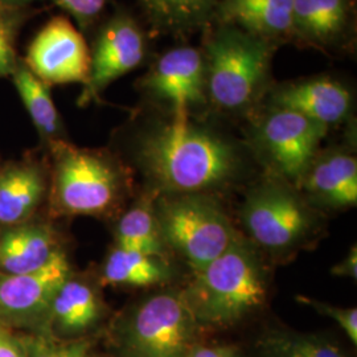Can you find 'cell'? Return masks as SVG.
I'll list each match as a JSON object with an SVG mask.
<instances>
[{
    "instance_id": "cell-1",
    "label": "cell",
    "mask_w": 357,
    "mask_h": 357,
    "mask_svg": "<svg viewBox=\"0 0 357 357\" xmlns=\"http://www.w3.org/2000/svg\"><path fill=\"white\" fill-rule=\"evenodd\" d=\"M135 158L156 187L181 195L222 187L241 167L231 142L187 118L146 128L135 143Z\"/></svg>"
},
{
    "instance_id": "cell-2",
    "label": "cell",
    "mask_w": 357,
    "mask_h": 357,
    "mask_svg": "<svg viewBox=\"0 0 357 357\" xmlns=\"http://www.w3.org/2000/svg\"><path fill=\"white\" fill-rule=\"evenodd\" d=\"M183 294L197 323L229 326L262 306L266 281L255 250L241 238L204 268Z\"/></svg>"
},
{
    "instance_id": "cell-3",
    "label": "cell",
    "mask_w": 357,
    "mask_h": 357,
    "mask_svg": "<svg viewBox=\"0 0 357 357\" xmlns=\"http://www.w3.org/2000/svg\"><path fill=\"white\" fill-rule=\"evenodd\" d=\"M271 50L266 40L228 26L206 45V93L217 106L236 110L253 100L268 72Z\"/></svg>"
},
{
    "instance_id": "cell-4",
    "label": "cell",
    "mask_w": 357,
    "mask_h": 357,
    "mask_svg": "<svg viewBox=\"0 0 357 357\" xmlns=\"http://www.w3.org/2000/svg\"><path fill=\"white\" fill-rule=\"evenodd\" d=\"M163 241L195 270L222 255L236 238L228 217L216 202L202 193L163 200L155 215Z\"/></svg>"
},
{
    "instance_id": "cell-5",
    "label": "cell",
    "mask_w": 357,
    "mask_h": 357,
    "mask_svg": "<svg viewBox=\"0 0 357 357\" xmlns=\"http://www.w3.org/2000/svg\"><path fill=\"white\" fill-rule=\"evenodd\" d=\"M51 146L54 197L70 215H100L114 204L119 172L103 153L78 149L63 139Z\"/></svg>"
},
{
    "instance_id": "cell-6",
    "label": "cell",
    "mask_w": 357,
    "mask_h": 357,
    "mask_svg": "<svg viewBox=\"0 0 357 357\" xmlns=\"http://www.w3.org/2000/svg\"><path fill=\"white\" fill-rule=\"evenodd\" d=\"M197 328L183 294L153 295L138 307L123 331L128 357H184Z\"/></svg>"
},
{
    "instance_id": "cell-7",
    "label": "cell",
    "mask_w": 357,
    "mask_h": 357,
    "mask_svg": "<svg viewBox=\"0 0 357 357\" xmlns=\"http://www.w3.org/2000/svg\"><path fill=\"white\" fill-rule=\"evenodd\" d=\"M24 64L48 86L82 84L90 72V50L84 36L65 16H54L32 38Z\"/></svg>"
},
{
    "instance_id": "cell-8",
    "label": "cell",
    "mask_w": 357,
    "mask_h": 357,
    "mask_svg": "<svg viewBox=\"0 0 357 357\" xmlns=\"http://www.w3.org/2000/svg\"><path fill=\"white\" fill-rule=\"evenodd\" d=\"M146 40L141 26L126 13L113 15L98 31L90 50L89 78L78 105L98 100L103 90L119 77L141 65Z\"/></svg>"
},
{
    "instance_id": "cell-9",
    "label": "cell",
    "mask_w": 357,
    "mask_h": 357,
    "mask_svg": "<svg viewBox=\"0 0 357 357\" xmlns=\"http://www.w3.org/2000/svg\"><path fill=\"white\" fill-rule=\"evenodd\" d=\"M327 128L305 115L275 109L259 128V142L273 167L284 178L301 183Z\"/></svg>"
},
{
    "instance_id": "cell-10",
    "label": "cell",
    "mask_w": 357,
    "mask_h": 357,
    "mask_svg": "<svg viewBox=\"0 0 357 357\" xmlns=\"http://www.w3.org/2000/svg\"><path fill=\"white\" fill-rule=\"evenodd\" d=\"M243 218L255 243L273 250L296 245L311 227L305 204L280 187H264L253 192L243 205Z\"/></svg>"
},
{
    "instance_id": "cell-11",
    "label": "cell",
    "mask_w": 357,
    "mask_h": 357,
    "mask_svg": "<svg viewBox=\"0 0 357 357\" xmlns=\"http://www.w3.org/2000/svg\"><path fill=\"white\" fill-rule=\"evenodd\" d=\"M69 277L70 265L61 250L35 271L0 274V318L19 324L50 319L53 298Z\"/></svg>"
},
{
    "instance_id": "cell-12",
    "label": "cell",
    "mask_w": 357,
    "mask_h": 357,
    "mask_svg": "<svg viewBox=\"0 0 357 357\" xmlns=\"http://www.w3.org/2000/svg\"><path fill=\"white\" fill-rule=\"evenodd\" d=\"M141 88L168 103L174 118H187L191 106L203 102L206 91V64L202 52L180 47L163 54L141 79Z\"/></svg>"
},
{
    "instance_id": "cell-13",
    "label": "cell",
    "mask_w": 357,
    "mask_h": 357,
    "mask_svg": "<svg viewBox=\"0 0 357 357\" xmlns=\"http://www.w3.org/2000/svg\"><path fill=\"white\" fill-rule=\"evenodd\" d=\"M275 109L291 110L326 125L343 121L351 110V94L331 78H314L291 84L273 96Z\"/></svg>"
},
{
    "instance_id": "cell-14",
    "label": "cell",
    "mask_w": 357,
    "mask_h": 357,
    "mask_svg": "<svg viewBox=\"0 0 357 357\" xmlns=\"http://www.w3.org/2000/svg\"><path fill=\"white\" fill-rule=\"evenodd\" d=\"M45 192L40 167L13 163L0 171V225H20L38 208Z\"/></svg>"
},
{
    "instance_id": "cell-15",
    "label": "cell",
    "mask_w": 357,
    "mask_h": 357,
    "mask_svg": "<svg viewBox=\"0 0 357 357\" xmlns=\"http://www.w3.org/2000/svg\"><path fill=\"white\" fill-rule=\"evenodd\" d=\"M60 249L51 230L41 225H15L0 236L1 274H23L48 264Z\"/></svg>"
},
{
    "instance_id": "cell-16",
    "label": "cell",
    "mask_w": 357,
    "mask_h": 357,
    "mask_svg": "<svg viewBox=\"0 0 357 357\" xmlns=\"http://www.w3.org/2000/svg\"><path fill=\"white\" fill-rule=\"evenodd\" d=\"M302 181L324 204L336 208L356 205L357 162L351 155L328 153L314 160Z\"/></svg>"
},
{
    "instance_id": "cell-17",
    "label": "cell",
    "mask_w": 357,
    "mask_h": 357,
    "mask_svg": "<svg viewBox=\"0 0 357 357\" xmlns=\"http://www.w3.org/2000/svg\"><path fill=\"white\" fill-rule=\"evenodd\" d=\"M217 11L227 24L241 26L258 38L293 29V0H220Z\"/></svg>"
},
{
    "instance_id": "cell-18",
    "label": "cell",
    "mask_w": 357,
    "mask_h": 357,
    "mask_svg": "<svg viewBox=\"0 0 357 357\" xmlns=\"http://www.w3.org/2000/svg\"><path fill=\"white\" fill-rule=\"evenodd\" d=\"M11 79L40 138L50 144L63 141L64 128L60 113L52 100L51 86L38 79L24 64L23 59L16 65Z\"/></svg>"
},
{
    "instance_id": "cell-19",
    "label": "cell",
    "mask_w": 357,
    "mask_h": 357,
    "mask_svg": "<svg viewBox=\"0 0 357 357\" xmlns=\"http://www.w3.org/2000/svg\"><path fill=\"white\" fill-rule=\"evenodd\" d=\"M101 315V306L94 290L84 282L70 280L56 294L50 310V319L64 335L86 331Z\"/></svg>"
},
{
    "instance_id": "cell-20",
    "label": "cell",
    "mask_w": 357,
    "mask_h": 357,
    "mask_svg": "<svg viewBox=\"0 0 357 357\" xmlns=\"http://www.w3.org/2000/svg\"><path fill=\"white\" fill-rule=\"evenodd\" d=\"M153 26L163 32L187 33L204 26L220 0H138Z\"/></svg>"
},
{
    "instance_id": "cell-21",
    "label": "cell",
    "mask_w": 357,
    "mask_h": 357,
    "mask_svg": "<svg viewBox=\"0 0 357 357\" xmlns=\"http://www.w3.org/2000/svg\"><path fill=\"white\" fill-rule=\"evenodd\" d=\"M345 22V0H293V29L307 40L328 43L342 33Z\"/></svg>"
},
{
    "instance_id": "cell-22",
    "label": "cell",
    "mask_w": 357,
    "mask_h": 357,
    "mask_svg": "<svg viewBox=\"0 0 357 357\" xmlns=\"http://www.w3.org/2000/svg\"><path fill=\"white\" fill-rule=\"evenodd\" d=\"M166 265L156 257L115 248L103 265L102 280L107 284L144 287L168 280Z\"/></svg>"
},
{
    "instance_id": "cell-23",
    "label": "cell",
    "mask_w": 357,
    "mask_h": 357,
    "mask_svg": "<svg viewBox=\"0 0 357 357\" xmlns=\"http://www.w3.org/2000/svg\"><path fill=\"white\" fill-rule=\"evenodd\" d=\"M116 246L151 257H160L165 241L155 215L147 206H135L121 218L116 228Z\"/></svg>"
},
{
    "instance_id": "cell-24",
    "label": "cell",
    "mask_w": 357,
    "mask_h": 357,
    "mask_svg": "<svg viewBox=\"0 0 357 357\" xmlns=\"http://www.w3.org/2000/svg\"><path fill=\"white\" fill-rule=\"evenodd\" d=\"M264 357H347L331 342L314 335L271 332L259 340Z\"/></svg>"
},
{
    "instance_id": "cell-25",
    "label": "cell",
    "mask_w": 357,
    "mask_h": 357,
    "mask_svg": "<svg viewBox=\"0 0 357 357\" xmlns=\"http://www.w3.org/2000/svg\"><path fill=\"white\" fill-rule=\"evenodd\" d=\"M29 10V7H0V78L11 77L20 60L16 44L22 28L31 16Z\"/></svg>"
},
{
    "instance_id": "cell-26",
    "label": "cell",
    "mask_w": 357,
    "mask_h": 357,
    "mask_svg": "<svg viewBox=\"0 0 357 357\" xmlns=\"http://www.w3.org/2000/svg\"><path fill=\"white\" fill-rule=\"evenodd\" d=\"M65 13H69L82 29L96 23L102 15L109 0H52Z\"/></svg>"
},
{
    "instance_id": "cell-27",
    "label": "cell",
    "mask_w": 357,
    "mask_h": 357,
    "mask_svg": "<svg viewBox=\"0 0 357 357\" xmlns=\"http://www.w3.org/2000/svg\"><path fill=\"white\" fill-rule=\"evenodd\" d=\"M298 301L305 302L308 306L315 308L318 312H321L326 317H330L335 320L339 327L347 333L354 344H357V310L356 308H339L331 306L323 302L314 301L311 298L298 296Z\"/></svg>"
},
{
    "instance_id": "cell-28",
    "label": "cell",
    "mask_w": 357,
    "mask_h": 357,
    "mask_svg": "<svg viewBox=\"0 0 357 357\" xmlns=\"http://www.w3.org/2000/svg\"><path fill=\"white\" fill-rule=\"evenodd\" d=\"M89 345L84 342L53 344L47 340H32L24 347L26 357H88Z\"/></svg>"
},
{
    "instance_id": "cell-29",
    "label": "cell",
    "mask_w": 357,
    "mask_h": 357,
    "mask_svg": "<svg viewBox=\"0 0 357 357\" xmlns=\"http://www.w3.org/2000/svg\"><path fill=\"white\" fill-rule=\"evenodd\" d=\"M0 357H26L24 347L0 324Z\"/></svg>"
},
{
    "instance_id": "cell-30",
    "label": "cell",
    "mask_w": 357,
    "mask_h": 357,
    "mask_svg": "<svg viewBox=\"0 0 357 357\" xmlns=\"http://www.w3.org/2000/svg\"><path fill=\"white\" fill-rule=\"evenodd\" d=\"M332 275L335 277H347V278H357V249L354 246L344 259L339 264H336L331 268Z\"/></svg>"
},
{
    "instance_id": "cell-31",
    "label": "cell",
    "mask_w": 357,
    "mask_h": 357,
    "mask_svg": "<svg viewBox=\"0 0 357 357\" xmlns=\"http://www.w3.org/2000/svg\"><path fill=\"white\" fill-rule=\"evenodd\" d=\"M193 357H233L234 354L227 347H193Z\"/></svg>"
},
{
    "instance_id": "cell-32",
    "label": "cell",
    "mask_w": 357,
    "mask_h": 357,
    "mask_svg": "<svg viewBox=\"0 0 357 357\" xmlns=\"http://www.w3.org/2000/svg\"><path fill=\"white\" fill-rule=\"evenodd\" d=\"M35 1H38V0H0V7L23 8V7H29Z\"/></svg>"
},
{
    "instance_id": "cell-33",
    "label": "cell",
    "mask_w": 357,
    "mask_h": 357,
    "mask_svg": "<svg viewBox=\"0 0 357 357\" xmlns=\"http://www.w3.org/2000/svg\"><path fill=\"white\" fill-rule=\"evenodd\" d=\"M184 357H193V355H192V349H191V352H190V354H187V355H185V356Z\"/></svg>"
},
{
    "instance_id": "cell-34",
    "label": "cell",
    "mask_w": 357,
    "mask_h": 357,
    "mask_svg": "<svg viewBox=\"0 0 357 357\" xmlns=\"http://www.w3.org/2000/svg\"><path fill=\"white\" fill-rule=\"evenodd\" d=\"M233 357H236V356H233Z\"/></svg>"
}]
</instances>
